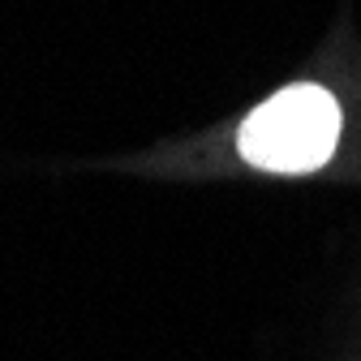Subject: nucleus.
Listing matches in <instances>:
<instances>
[{
    "label": "nucleus",
    "mask_w": 361,
    "mask_h": 361,
    "mask_svg": "<svg viewBox=\"0 0 361 361\" xmlns=\"http://www.w3.org/2000/svg\"><path fill=\"white\" fill-rule=\"evenodd\" d=\"M340 142V104L331 90L297 82L262 99L237 129V151L262 172H314Z\"/></svg>",
    "instance_id": "1"
}]
</instances>
